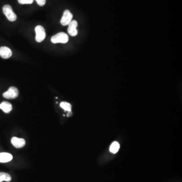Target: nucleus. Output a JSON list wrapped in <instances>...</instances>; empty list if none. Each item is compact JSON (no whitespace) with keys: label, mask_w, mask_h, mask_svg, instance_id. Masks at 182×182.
Instances as JSON below:
<instances>
[{"label":"nucleus","mask_w":182,"mask_h":182,"mask_svg":"<svg viewBox=\"0 0 182 182\" xmlns=\"http://www.w3.org/2000/svg\"><path fill=\"white\" fill-rule=\"evenodd\" d=\"M72 17L73 15L70 11L68 10H65L61 20V24L63 26L68 25L69 23L72 21Z\"/></svg>","instance_id":"39448f33"},{"label":"nucleus","mask_w":182,"mask_h":182,"mask_svg":"<svg viewBox=\"0 0 182 182\" xmlns=\"http://www.w3.org/2000/svg\"><path fill=\"white\" fill-rule=\"evenodd\" d=\"M36 32V40L38 43H41L44 40L46 37L45 30L43 26L37 25L35 28Z\"/></svg>","instance_id":"7ed1b4c3"},{"label":"nucleus","mask_w":182,"mask_h":182,"mask_svg":"<svg viewBox=\"0 0 182 182\" xmlns=\"http://www.w3.org/2000/svg\"><path fill=\"white\" fill-rule=\"evenodd\" d=\"M120 148L119 144L117 142H113L110 147V151L112 153H117Z\"/></svg>","instance_id":"f8f14e48"},{"label":"nucleus","mask_w":182,"mask_h":182,"mask_svg":"<svg viewBox=\"0 0 182 182\" xmlns=\"http://www.w3.org/2000/svg\"><path fill=\"white\" fill-rule=\"evenodd\" d=\"M37 4L40 6H43L45 5L46 0H36Z\"/></svg>","instance_id":"2eb2a0df"},{"label":"nucleus","mask_w":182,"mask_h":182,"mask_svg":"<svg viewBox=\"0 0 182 182\" xmlns=\"http://www.w3.org/2000/svg\"><path fill=\"white\" fill-rule=\"evenodd\" d=\"M11 143L16 148H21L25 146L26 142L24 139L14 136L11 139Z\"/></svg>","instance_id":"0eeeda50"},{"label":"nucleus","mask_w":182,"mask_h":182,"mask_svg":"<svg viewBox=\"0 0 182 182\" xmlns=\"http://www.w3.org/2000/svg\"><path fill=\"white\" fill-rule=\"evenodd\" d=\"M12 155L10 153L6 152L0 153V162H8L12 160Z\"/></svg>","instance_id":"1a4fd4ad"},{"label":"nucleus","mask_w":182,"mask_h":182,"mask_svg":"<svg viewBox=\"0 0 182 182\" xmlns=\"http://www.w3.org/2000/svg\"><path fill=\"white\" fill-rule=\"evenodd\" d=\"M12 178L9 174L4 172H0V182L3 181L6 182H10L11 181Z\"/></svg>","instance_id":"9b49d317"},{"label":"nucleus","mask_w":182,"mask_h":182,"mask_svg":"<svg viewBox=\"0 0 182 182\" xmlns=\"http://www.w3.org/2000/svg\"><path fill=\"white\" fill-rule=\"evenodd\" d=\"M19 95V91L17 88L15 87H11L8 90L4 93L3 96L4 98L8 99H13L16 98Z\"/></svg>","instance_id":"20e7f679"},{"label":"nucleus","mask_w":182,"mask_h":182,"mask_svg":"<svg viewBox=\"0 0 182 182\" xmlns=\"http://www.w3.org/2000/svg\"><path fill=\"white\" fill-rule=\"evenodd\" d=\"M78 26V23L76 20H72L69 24L68 28V32L72 37H75L78 33L77 30V27Z\"/></svg>","instance_id":"423d86ee"},{"label":"nucleus","mask_w":182,"mask_h":182,"mask_svg":"<svg viewBox=\"0 0 182 182\" xmlns=\"http://www.w3.org/2000/svg\"><path fill=\"white\" fill-rule=\"evenodd\" d=\"M0 109H2L5 113H8L12 110V106L9 102L4 101L0 104Z\"/></svg>","instance_id":"9d476101"},{"label":"nucleus","mask_w":182,"mask_h":182,"mask_svg":"<svg viewBox=\"0 0 182 182\" xmlns=\"http://www.w3.org/2000/svg\"><path fill=\"white\" fill-rule=\"evenodd\" d=\"M61 107L63 108V109L65 111H72V105L71 104L66 102H62L60 103Z\"/></svg>","instance_id":"ddd939ff"},{"label":"nucleus","mask_w":182,"mask_h":182,"mask_svg":"<svg viewBox=\"0 0 182 182\" xmlns=\"http://www.w3.org/2000/svg\"><path fill=\"white\" fill-rule=\"evenodd\" d=\"M3 11L9 20L13 22L17 20V15L13 12L12 7L9 5H5L3 8Z\"/></svg>","instance_id":"f03ea898"},{"label":"nucleus","mask_w":182,"mask_h":182,"mask_svg":"<svg viewBox=\"0 0 182 182\" xmlns=\"http://www.w3.org/2000/svg\"><path fill=\"white\" fill-rule=\"evenodd\" d=\"M51 41L54 44H57V43L65 44L67 43L69 40V37L66 33H64L63 32H61L53 36L52 37H51Z\"/></svg>","instance_id":"f257e3e1"},{"label":"nucleus","mask_w":182,"mask_h":182,"mask_svg":"<svg viewBox=\"0 0 182 182\" xmlns=\"http://www.w3.org/2000/svg\"><path fill=\"white\" fill-rule=\"evenodd\" d=\"M72 111H68L67 114V117H71V116H72Z\"/></svg>","instance_id":"dca6fc26"},{"label":"nucleus","mask_w":182,"mask_h":182,"mask_svg":"<svg viewBox=\"0 0 182 182\" xmlns=\"http://www.w3.org/2000/svg\"><path fill=\"white\" fill-rule=\"evenodd\" d=\"M12 55V52L10 49L7 47L0 48V56L3 59H8Z\"/></svg>","instance_id":"6e6552de"},{"label":"nucleus","mask_w":182,"mask_h":182,"mask_svg":"<svg viewBox=\"0 0 182 182\" xmlns=\"http://www.w3.org/2000/svg\"><path fill=\"white\" fill-rule=\"evenodd\" d=\"M18 3L20 4H31L33 2V0H18Z\"/></svg>","instance_id":"4468645a"}]
</instances>
